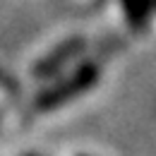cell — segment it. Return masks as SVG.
<instances>
[{"instance_id":"obj_5","label":"cell","mask_w":156,"mask_h":156,"mask_svg":"<svg viewBox=\"0 0 156 156\" xmlns=\"http://www.w3.org/2000/svg\"><path fill=\"white\" fill-rule=\"evenodd\" d=\"M154 7H156V0H154Z\"/></svg>"},{"instance_id":"obj_2","label":"cell","mask_w":156,"mask_h":156,"mask_svg":"<svg viewBox=\"0 0 156 156\" xmlns=\"http://www.w3.org/2000/svg\"><path fill=\"white\" fill-rule=\"evenodd\" d=\"M82 48H84V41H82V39H67V41H62L51 55H46V58L34 67L36 77H53L55 72L62 70L65 62H70V60L77 55Z\"/></svg>"},{"instance_id":"obj_3","label":"cell","mask_w":156,"mask_h":156,"mask_svg":"<svg viewBox=\"0 0 156 156\" xmlns=\"http://www.w3.org/2000/svg\"><path fill=\"white\" fill-rule=\"evenodd\" d=\"M120 5H122L125 17L130 20L132 27H137V29L147 27L149 15L154 10V0H120Z\"/></svg>"},{"instance_id":"obj_4","label":"cell","mask_w":156,"mask_h":156,"mask_svg":"<svg viewBox=\"0 0 156 156\" xmlns=\"http://www.w3.org/2000/svg\"><path fill=\"white\" fill-rule=\"evenodd\" d=\"M27 156H36V154H27Z\"/></svg>"},{"instance_id":"obj_1","label":"cell","mask_w":156,"mask_h":156,"mask_svg":"<svg viewBox=\"0 0 156 156\" xmlns=\"http://www.w3.org/2000/svg\"><path fill=\"white\" fill-rule=\"evenodd\" d=\"M96 82H98V67L94 65V62H84V65H79L72 75L58 79L51 89L41 91L39 98H36V108L48 111V108L62 106L65 101H72L75 96L89 91Z\"/></svg>"}]
</instances>
